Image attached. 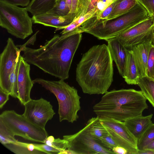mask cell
<instances>
[{
    "mask_svg": "<svg viewBox=\"0 0 154 154\" xmlns=\"http://www.w3.org/2000/svg\"><path fill=\"white\" fill-rule=\"evenodd\" d=\"M100 121L118 146L126 149L128 154H137V140L129 131L124 121L111 119L100 120Z\"/></svg>",
    "mask_w": 154,
    "mask_h": 154,
    "instance_id": "8fae6325",
    "label": "cell"
},
{
    "mask_svg": "<svg viewBox=\"0 0 154 154\" xmlns=\"http://www.w3.org/2000/svg\"><path fill=\"white\" fill-rule=\"evenodd\" d=\"M10 95L0 89V108L2 109L9 99Z\"/></svg>",
    "mask_w": 154,
    "mask_h": 154,
    "instance_id": "836d02e7",
    "label": "cell"
},
{
    "mask_svg": "<svg viewBox=\"0 0 154 154\" xmlns=\"http://www.w3.org/2000/svg\"><path fill=\"white\" fill-rule=\"evenodd\" d=\"M154 140V124H151L137 140L138 150H143L144 148Z\"/></svg>",
    "mask_w": 154,
    "mask_h": 154,
    "instance_id": "d4e9b609",
    "label": "cell"
},
{
    "mask_svg": "<svg viewBox=\"0 0 154 154\" xmlns=\"http://www.w3.org/2000/svg\"><path fill=\"white\" fill-rule=\"evenodd\" d=\"M75 14L69 13L65 16H58L47 13L33 15V23L55 28L56 30L63 29L74 20Z\"/></svg>",
    "mask_w": 154,
    "mask_h": 154,
    "instance_id": "9a60e30c",
    "label": "cell"
},
{
    "mask_svg": "<svg viewBox=\"0 0 154 154\" xmlns=\"http://www.w3.org/2000/svg\"><path fill=\"white\" fill-rule=\"evenodd\" d=\"M21 52L13 39L9 38L0 55V89L11 97L14 75Z\"/></svg>",
    "mask_w": 154,
    "mask_h": 154,
    "instance_id": "9c48e42d",
    "label": "cell"
},
{
    "mask_svg": "<svg viewBox=\"0 0 154 154\" xmlns=\"http://www.w3.org/2000/svg\"><path fill=\"white\" fill-rule=\"evenodd\" d=\"M154 16L139 23L118 35L116 37L125 48L130 49L144 42L153 40Z\"/></svg>",
    "mask_w": 154,
    "mask_h": 154,
    "instance_id": "30bf717a",
    "label": "cell"
},
{
    "mask_svg": "<svg viewBox=\"0 0 154 154\" xmlns=\"http://www.w3.org/2000/svg\"><path fill=\"white\" fill-rule=\"evenodd\" d=\"M66 1L67 5L71 10L72 4V0H66Z\"/></svg>",
    "mask_w": 154,
    "mask_h": 154,
    "instance_id": "f35d334b",
    "label": "cell"
},
{
    "mask_svg": "<svg viewBox=\"0 0 154 154\" xmlns=\"http://www.w3.org/2000/svg\"><path fill=\"white\" fill-rule=\"evenodd\" d=\"M26 7L0 0V26L16 37L24 39L33 33L32 18Z\"/></svg>",
    "mask_w": 154,
    "mask_h": 154,
    "instance_id": "8992f818",
    "label": "cell"
},
{
    "mask_svg": "<svg viewBox=\"0 0 154 154\" xmlns=\"http://www.w3.org/2000/svg\"><path fill=\"white\" fill-rule=\"evenodd\" d=\"M30 65L21 55L17 74L18 99L24 105L30 100V92L34 83L30 75Z\"/></svg>",
    "mask_w": 154,
    "mask_h": 154,
    "instance_id": "4fadbf2b",
    "label": "cell"
},
{
    "mask_svg": "<svg viewBox=\"0 0 154 154\" xmlns=\"http://www.w3.org/2000/svg\"><path fill=\"white\" fill-rule=\"evenodd\" d=\"M113 61L115 62L120 75L124 78L125 73L128 49L116 37L106 40Z\"/></svg>",
    "mask_w": 154,
    "mask_h": 154,
    "instance_id": "5bb4252c",
    "label": "cell"
},
{
    "mask_svg": "<svg viewBox=\"0 0 154 154\" xmlns=\"http://www.w3.org/2000/svg\"><path fill=\"white\" fill-rule=\"evenodd\" d=\"M146 76L154 79V45H153L150 49L147 60Z\"/></svg>",
    "mask_w": 154,
    "mask_h": 154,
    "instance_id": "f1b7e54d",
    "label": "cell"
},
{
    "mask_svg": "<svg viewBox=\"0 0 154 154\" xmlns=\"http://www.w3.org/2000/svg\"><path fill=\"white\" fill-rule=\"evenodd\" d=\"M0 120L15 136L28 140L44 143L48 136L45 129L34 125L13 110L3 111L0 115Z\"/></svg>",
    "mask_w": 154,
    "mask_h": 154,
    "instance_id": "52a82bcc",
    "label": "cell"
},
{
    "mask_svg": "<svg viewBox=\"0 0 154 154\" xmlns=\"http://www.w3.org/2000/svg\"><path fill=\"white\" fill-rule=\"evenodd\" d=\"M153 41L144 42L129 49L138 67L140 77L146 76L147 63L149 51L153 45Z\"/></svg>",
    "mask_w": 154,
    "mask_h": 154,
    "instance_id": "2e32d148",
    "label": "cell"
},
{
    "mask_svg": "<svg viewBox=\"0 0 154 154\" xmlns=\"http://www.w3.org/2000/svg\"><path fill=\"white\" fill-rule=\"evenodd\" d=\"M140 77L139 71L133 55L128 49L125 73L124 78L127 84L136 85Z\"/></svg>",
    "mask_w": 154,
    "mask_h": 154,
    "instance_id": "d6986e66",
    "label": "cell"
},
{
    "mask_svg": "<svg viewBox=\"0 0 154 154\" xmlns=\"http://www.w3.org/2000/svg\"><path fill=\"white\" fill-rule=\"evenodd\" d=\"M52 93L58 103L59 121L66 120L73 123L79 118L78 112L81 109L80 100L77 90L66 83L64 80H47L36 78L32 80Z\"/></svg>",
    "mask_w": 154,
    "mask_h": 154,
    "instance_id": "277c9868",
    "label": "cell"
},
{
    "mask_svg": "<svg viewBox=\"0 0 154 154\" xmlns=\"http://www.w3.org/2000/svg\"><path fill=\"white\" fill-rule=\"evenodd\" d=\"M152 114L147 116L142 115L129 119L124 121L133 136L138 140L144 131L153 123Z\"/></svg>",
    "mask_w": 154,
    "mask_h": 154,
    "instance_id": "e0dca14e",
    "label": "cell"
},
{
    "mask_svg": "<svg viewBox=\"0 0 154 154\" xmlns=\"http://www.w3.org/2000/svg\"><path fill=\"white\" fill-rule=\"evenodd\" d=\"M145 149L154 151V140L144 148Z\"/></svg>",
    "mask_w": 154,
    "mask_h": 154,
    "instance_id": "74e56055",
    "label": "cell"
},
{
    "mask_svg": "<svg viewBox=\"0 0 154 154\" xmlns=\"http://www.w3.org/2000/svg\"><path fill=\"white\" fill-rule=\"evenodd\" d=\"M3 145L16 154H45L36 146L35 143H24L17 140L16 142Z\"/></svg>",
    "mask_w": 154,
    "mask_h": 154,
    "instance_id": "ac0fdd59",
    "label": "cell"
},
{
    "mask_svg": "<svg viewBox=\"0 0 154 154\" xmlns=\"http://www.w3.org/2000/svg\"><path fill=\"white\" fill-rule=\"evenodd\" d=\"M112 150L115 154H128L126 149L119 146L114 147Z\"/></svg>",
    "mask_w": 154,
    "mask_h": 154,
    "instance_id": "d590c367",
    "label": "cell"
},
{
    "mask_svg": "<svg viewBox=\"0 0 154 154\" xmlns=\"http://www.w3.org/2000/svg\"><path fill=\"white\" fill-rule=\"evenodd\" d=\"M70 9L66 0H58L54 6L47 13L58 16H65L70 13Z\"/></svg>",
    "mask_w": 154,
    "mask_h": 154,
    "instance_id": "83f0119b",
    "label": "cell"
},
{
    "mask_svg": "<svg viewBox=\"0 0 154 154\" xmlns=\"http://www.w3.org/2000/svg\"><path fill=\"white\" fill-rule=\"evenodd\" d=\"M116 0H99L96 7L97 11L95 15L98 16Z\"/></svg>",
    "mask_w": 154,
    "mask_h": 154,
    "instance_id": "4dcf8cb0",
    "label": "cell"
},
{
    "mask_svg": "<svg viewBox=\"0 0 154 154\" xmlns=\"http://www.w3.org/2000/svg\"><path fill=\"white\" fill-rule=\"evenodd\" d=\"M92 119L89 131L93 138L97 140L108 133L105 128L100 123V120L98 117H92Z\"/></svg>",
    "mask_w": 154,
    "mask_h": 154,
    "instance_id": "cb8c5ba5",
    "label": "cell"
},
{
    "mask_svg": "<svg viewBox=\"0 0 154 154\" xmlns=\"http://www.w3.org/2000/svg\"><path fill=\"white\" fill-rule=\"evenodd\" d=\"M153 45H154V34L153 38Z\"/></svg>",
    "mask_w": 154,
    "mask_h": 154,
    "instance_id": "ab89813d",
    "label": "cell"
},
{
    "mask_svg": "<svg viewBox=\"0 0 154 154\" xmlns=\"http://www.w3.org/2000/svg\"><path fill=\"white\" fill-rule=\"evenodd\" d=\"M23 105V115L33 124L43 129L55 114L50 102L43 98L31 99Z\"/></svg>",
    "mask_w": 154,
    "mask_h": 154,
    "instance_id": "7c38bea8",
    "label": "cell"
},
{
    "mask_svg": "<svg viewBox=\"0 0 154 154\" xmlns=\"http://www.w3.org/2000/svg\"><path fill=\"white\" fill-rule=\"evenodd\" d=\"M137 2V0H117L116 5L106 21L114 19L127 13Z\"/></svg>",
    "mask_w": 154,
    "mask_h": 154,
    "instance_id": "603a6c76",
    "label": "cell"
},
{
    "mask_svg": "<svg viewBox=\"0 0 154 154\" xmlns=\"http://www.w3.org/2000/svg\"><path fill=\"white\" fill-rule=\"evenodd\" d=\"M97 141L104 147L111 150L114 147L118 146L109 134L102 136Z\"/></svg>",
    "mask_w": 154,
    "mask_h": 154,
    "instance_id": "f546056e",
    "label": "cell"
},
{
    "mask_svg": "<svg viewBox=\"0 0 154 154\" xmlns=\"http://www.w3.org/2000/svg\"><path fill=\"white\" fill-rule=\"evenodd\" d=\"M151 16L145 8L138 1L127 13L114 19L103 22L85 32L90 34L99 39L106 40L116 37Z\"/></svg>",
    "mask_w": 154,
    "mask_h": 154,
    "instance_id": "5b68a950",
    "label": "cell"
},
{
    "mask_svg": "<svg viewBox=\"0 0 154 154\" xmlns=\"http://www.w3.org/2000/svg\"><path fill=\"white\" fill-rule=\"evenodd\" d=\"M92 121V118L89 119L85 126L76 133L63 136L67 143V154H115L102 146L91 135L89 128Z\"/></svg>",
    "mask_w": 154,
    "mask_h": 154,
    "instance_id": "ba28073f",
    "label": "cell"
},
{
    "mask_svg": "<svg viewBox=\"0 0 154 154\" xmlns=\"http://www.w3.org/2000/svg\"><path fill=\"white\" fill-rule=\"evenodd\" d=\"M58 0H31L26 8L33 16L47 13L55 5Z\"/></svg>",
    "mask_w": 154,
    "mask_h": 154,
    "instance_id": "ffe728a7",
    "label": "cell"
},
{
    "mask_svg": "<svg viewBox=\"0 0 154 154\" xmlns=\"http://www.w3.org/2000/svg\"><path fill=\"white\" fill-rule=\"evenodd\" d=\"M35 145L45 154H65L68 147L67 142L63 138L55 139L52 142L47 144H35Z\"/></svg>",
    "mask_w": 154,
    "mask_h": 154,
    "instance_id": "44dd1931",
    "label": "cell"
},
{
    "mask_svg": "<svg viewBox=\"0 0 154 154\" xmlns=\"http://www.w3.org/2000/svg\"><path fill=\"white\" fill-rule=\"evenodd\" d=\"M137 154H154V151L147 149L138 150Z\"/></svg>",
    "mask_w": 154,
    "mask_h": 154,
    "instance_id": "8d00e7d4",
    "label": "cell"
},
{
    "mask_svg": "<svg viewBox=\"0 0 154 154\" xmlns=\"http://www.w3.org/2000/svg\"><path fill=\"white\" fill-rule=\"evenodd\" d=\"M113 60L107 45H94L82 55L76 69V80L83 92L106 93L113 81Z\"/></svg>",
    "mask_w": 154,
    "mask_h": 154,
    "instance_id": "7a4b0ae2",
    "label": "cell"
},
{
    "mask_svg": "<svg viewBox=\"0 0 154 154\" xmlns=\"http://www.w3.org/2000/svg\"><path fill=\"white\" fill-rule=\"evenodd\" d=\"M82 37V33L76 28L60 35H55L38 48L27 47L25 44L17 46L23 52L22 57L29 63L64 80L69 77L73 58Z\"/></svg>",
    "mask_w": 154,
    "mask_h": 154,
    "instance_id": "6da1fadb",
    "label": "cell"
},
{
    "mask_svg": "<svg viewBox=\"0 0 154 154\" xmlns=\"http://www.w3.org/2000/svg\"><path fill=\"white\" fill-rule=\"evenodd\" d=\"M15 135L0 120V142L3 145L16 142L18 140L15 137Z\"/></svg>",
    "mask_w": 154,
    "mask_h": 154,
    "instance_id": "4316f807",
    "label": "cell"
},
{
    "mask_svg": "<svg viewBox=\"0 0 154 154\" xmlns=\"http://www.w3.org/2000/svg\"><path fill=\"white\" fill-rule=\"evenodd\" d=\"M80 0H72V4L70 13L76 15L77 12Z\"/></svg>",
    "mask_w": 154,
    "mask_h": 154,
    "instance_id": "e575fe53",
    "label": "cell"
},
{
    "mask_svg": "<svg viewBox=\"0 0 154 154\" xmlns=\"http://www.w3.org/2000/svg\"><path fill=\"white\" fill-rule=\"evenodd\" d=\"M6 3L17 6L23 7L27 6L29 4L30 0H1Z\"/></svg>",
    "mask_w": 154,
    "mask_h": 154,
    "instance_id": "d6a6232c",
    "label": "cell"
},
{
    "mask_svg": "<svg viewBox=\"0 0 154 154\" xmlns=\"http://www.w3.org/2000/svg\"><path fill=\"white\" fill-rule=\"evenodd\" d=\"M99 0H80L75 19L84 16L96 7Z\"/></svg>",
    "mask_w": 154,
    "mask_h": 154,
    "instance_id": "484cf974",
    "label": "cell"
},
{
    "mask_svg": "<svg viewBox=\"0 0 154 154\" xmlns=\"http://www.w3.org/2000/svg\"><path fill=\"white\" fill-rule=\"evenodd\" d=\"M151 16H154V0H137Z\"/></svg>",
    "mask_w": 154,
    "mask_h": 154,
    "instance_id": "1f68e13d",
    "label": "cell"
},
{
    "mask_svg": "<svg viewBox=\"0 0 154 154\" xmlns=\"http://www.w3.org/2000/svg\"><path fill=\"white\" fill-rule=\"evenodd\" d=\"M137 85L143 95L154 107V79L147 76L140 77Z\"/></svg>",
    "mask_w": 154,
    "mask_h": 154,
    "instance_id": "7402d4cb",
    "label": "cell"
},
{
    "mask_svg": "<svg viewBox=\"0 0 154 154\" xmlns=\"http://www.w3.org/2000/svg\"><path fill=\"white\" fill-rule=\"evenodd\" d=\"M146 99L141 91L121 89L107 91L93 107L100 120L111 119L119 121L142 115L148 108Z\"/></svg>",
    "mask_w": 154,
    "mask_h": 154,
    "instance_id": "3957f363",
    "label": "cell"
}]
</instances>
